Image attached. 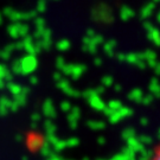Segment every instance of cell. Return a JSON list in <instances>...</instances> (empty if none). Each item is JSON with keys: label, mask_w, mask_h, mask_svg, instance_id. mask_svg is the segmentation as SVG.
<instances>
[{"label": "cell", "mask_w": 160, "mask_h": 160, "mask_svg": "<svg viewBox=\"0 0 160 160\" xmlns=\"http://www.w3.org/2000/svg\"><path fill=\"white\" fill-rule=\"evenodd\" d=\"M151 160H160V146L155 149L154 154H153V157H152V159Z\"/></svg>", "instance_id": "6da1fadb"}]
</instances>
